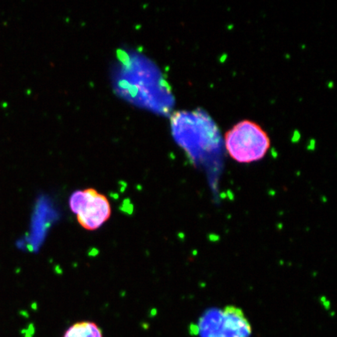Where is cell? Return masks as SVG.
Masks as SVG:
<instances>
[{
	"label": "cell",
	"mask_w": 337,
	"mask_h": 337,
	"mask_svg": "<svg viewBox=\"0 0 337 337\" xmlns=\"http://www.w3.org/2000/svg\"><path fill=\"white\" fill-rule=\"evenodd\" d=\"M225 144L233 160L240 163H251L266 156L271 142L268 134L259 124L245 120L226 132Z\"/></svg>",
	"instance_id": "obj_1"
},
{
	"label": "cell",
	"mask_w": 337,
	"mask_h": 337,
	"mask_svg": "<svg viewBox=\"0 0 337 337\" xmlns=\"http://www.w3.org/2000/svg\"><path fill=\"white\" fill-rule=\"evenodd\" d=\"M69 206L81 227L88 231L102 227L112 214L108 197L94 188L74 192L69 198Z\"/></svg>",
	"instance_id": "obj_2"
},
{
	"label": "cell",
	"mask_w": 337,
	"mask_h": 337,
	"mask_svg": "<svg viewBox=\"0 0 337 337\" xmlns=\"http://www.w3.org/2000/svg\"><path fill=\"white\" fill-rule=\"evenodd\" d=\"M202 332V337H249L251 326L241 309L227 305L219 311L218 318L203 326Z\"/></svg>",
	"instance_id": "obj_3"
},
{
	"label": "cell",
	"mask_w": 337,
	"mask_h": 337,
	"mask_svg": "<svg viewBox=\"0 0 337 337\" xmlns=\"http://www.w3.org/2000/svg\"><path fill=\"white\" fill-rule=\"evenodd\" d=\"M63 337H103L100 327L93 321H79L73 324Z\"/></svg>",
	"instance_id": "obj_4"
},
{
	"label": "cell",
	"mask_w": 337,
	"mask_h": 337,
	"mask_svg": "<svg viewBox=\"0 0 337 337\" xmlns=\"http://www.w3.org/2000/svg\"><path fill=\"white\" fill-rule=\"evenodd\" d=\"M34 333V328L33 327V325H31L29 327L28 329L24 332V337H33V335Z\"/></svg>",
	"instance_id": "obj_5"
}]
</instances>
